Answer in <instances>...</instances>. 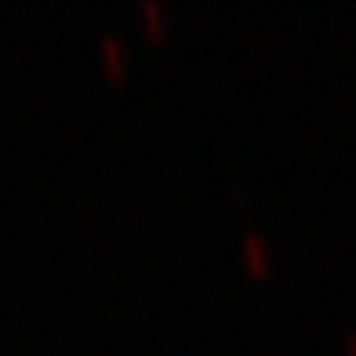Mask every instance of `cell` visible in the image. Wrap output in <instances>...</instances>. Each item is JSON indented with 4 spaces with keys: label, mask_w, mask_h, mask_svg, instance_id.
Wrapping results in <instances>:
<instances>
[]
</instances>
